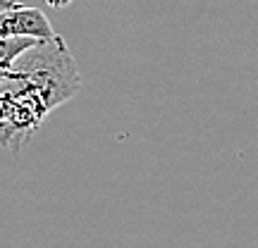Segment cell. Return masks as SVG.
I'll return each instance as SVG.
<instances>
[{"mask_svg": "<svg viewBox=\"0 0 258 248\" xmlns=\"http://www.w3.org/2000/svg\"><path fill=\"white\" fill-rule=\"evenodd\" d=\"M79 86L82 76L77 62L60 34L38 38L0 76V93L24 101L43 117L62 103L72 101Z\"/></svg>", "mask_w": 258, "mask_h": 248, "instance_id": "1", "label": "cell"}, {"mask_svg": "<svg viewBox=\"0 0 258 248\" xmlns=\"http://www.w3.org/2000/svg\"><path fill=\"white\" fill-rule=\"evenodd\" d=\"M55 34L53 24L38 8H10L0 10V38L12 36H36V38H50Z\"/></svg>", "mask_w": 258, "mask_h": 248, "instance_id": "2", "label": "cell"}, {"mask_svg": "<svg viewBox=\"0 0 258 248\" xmlns=\"http://www.w3.org/2000/svg\"><path fill=\"white\" fill-rule=\"evenodd\" d=\"M38 38L36 36H12V38H0V76L8 72L10 67L15 64L24 50L29 46H34Z\"/></svg>", "mask_w": 258, "mask_h": 248, "instance_id": "3", "label": "cell"}, {"mask_svg": "<svg viewBox=\"0 0 258 248\" xmlns=\"http://www.w3.org/2000/svg\"><path fill=\"white\" fill-rule=\"evenodd\" d=\"M22 0H0V10H10V8H19Z\"/></svg>", "mask_w": 258, "mask_h": 248, "instance_id": "4", "label": "cell"}, {"mask_svg": "<svg viewBox=\"0 0 258 248\" xmlns=\"http://www.w3.org/2000/svg\"><path fill=\"white\" fill-rule=\"evenodd\" d=\"M46 3L50 5V8H67L72 0H46Z\"/></svg>", "mask_w": 258, "mask_h": 248, "instance_id": "5", "label": "cell"}]
</instances>
